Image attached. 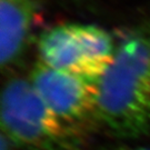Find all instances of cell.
Segmentation results:
<instances>
[{"mask_svg": "<svg viewBox=\"0 0 150 150\" xmlns=\"http://www.w3.org/2000/svg\"><path fill=\"white\" fill-rule=\"evenodd\" d=\"M13 147L16 146L13 145V142L11 141L5 134L1 132V141H0V150H12Z\"/></svg>", "mask_w": 150, "mask_h": 150, "instance_id": "8992f818", "label": "cell"}, {"mask_svg": "<svg viewBox=\"0 0 150 150\" xmlns=\"http://www.w3.org/2000/svg\"><path fill=\"white\" fill-rule=\"evenodd\" d=\"M37 16L36 0H0V62L6 69L20 58Z\"/></svg>", "mask_w": 150, "mask_h": 150, "instance_id": "5b68a950", "label": "cell"}, {"mask_svg": "<svg viewBox=\"0 0 150 150\" xmlns=\"http://www.w3.org/2000/svg\"><path fill=\"white\" fill-rule=\"evenodd\" d=\"M117 47L111 35L96 25L64 23L43 31L38 41L40 62L54 69L99 79Z\"/></svg>", "mask_w": 150, "mask_h": 150, "instance_id": "3957f363", "label": "cell"}, {"mask_svg": "<svg viewBox=\"0 0 150 150\" xmlns=\"http://www.w3.org/2000/svg\"><path fill=\"white\" fill-rule=\"evenodd\" d=\"M96 117L120 138L150 128V33L137 31L117 46L111 64L98 79Z\"/></svg>", "mask_w": 150, "mask_h": 150, "instance_id": "6da1fadb", "label": "cell"}, {"mask_svg": "<svg viewBox=\"0 0 150 150\" xmlns=\"http://www.w3.org/2000/svg\"><path fill=\"white\" fill-rule=\"evenodd\" d=\"M75 150H79V149H75Z\"/></svg>", "mask_w": 150, "mask_h": 150, "instance_id": "ba28073f", "label": "cell"}, {"mask_svg": "<svg viewBox=\"0 0 150 150\" xmlns=\"http://www.w3.org/2000/svg\"><path fill=\"white\" fill-rule=\"evenodd\" d=\"M29 80L68 131L96 116L98 79L54 69L39 61Z\"/></svg>", "mask_w": 150, "mask_h": 150, "instance_id": "277c9868", "label": "cell"}, {"mask_svg": "<svg viewBox=\"0 0 150 150\" xmlns=\"http://www.w3.org/2000/svg\"><path fill=\"white\" fill-rule=\"evenodd\" d=\"M1 132L27 150H64L68 130L29 79L12 77L1 95Z\"/></svg>", "mask_w": 150, "mask_h": 150, "instance_id": "7a4b0ae2", "label": "cell"}, {"mask_svg": "<svg viewBox=\"0 0 150 150\" xmlns=\"http://www.w3.org/2000/svg\"><path fill=\"white\" fill-rule=\"evenodd\" d=\"M119 150H150L148 148H130V149H119Z\"/></svg>", "mask_w": 150, "mask_h": 150, "instance_id": "52a82bcc", "label": "cell"}]
</instances>
